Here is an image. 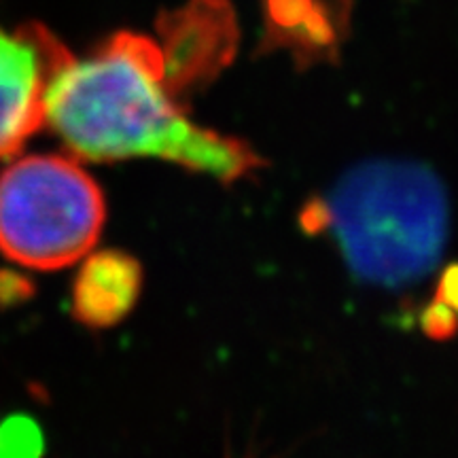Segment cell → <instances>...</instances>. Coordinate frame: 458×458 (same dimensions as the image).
<instances>
[{"mask_svg": "<svg viewBox=\"0 0 458 458\" xmlns=\"http://www.w3.org/2000/svg\"><path fill=\"white\" fill-rule=\"evenodd\" d=\"M270 45L289 47L303 64L340 47V17L327 0H266Z\"/></svg>", "mask_w": 458, "mask_h": 458, "instance_id": "7", "label": "cell"}, {"mask_svg": "<svg viewBox=\"0 0 458 458\" xmlns=\"http://www.w3.org/2000/svg\"><path fill=\"white\" fill-rule=\"evenodd\" d=\"M433 297L458 314V261L445 266L439 274L437 289H435Z\"/></svg>", "mask_w": 458, "mask_h": 458, "instance_id": "10", "label": "cell"}, {"mask_svg": "<svg viewBox=\"0 0 458 458\" xmlns=\"http://www.w3.org/2000/svg\"><path fill=\"white\" fill-rule=\"evenodd\" d=\"M45 123L77 157H153L236 182L263 165L249 142L193 123L172 100L164 54L145 34L119 32L94 54H72L51 77Z\"/></svg>", "mask_w": 458, "mask_h": 458, "instance_id": "1", "label": "cell"}, {"mask_svg": "<svg viewBox=\"0 0 458 458\" xmlns=\"http://www.w3.org/2000/svg\"><path fill=\"white\" fill-rule=\"evenodd\" d=\"M323 208V233L360 283L401 289L428 276L448 242L450 206L439 176L408 159H369L348 170Z\"/></svg>", "mask_w": 458, "mask_h": 458, "instance_id": "2", "label": "cell"}, {"mask_svg": "<svg viewBox=\"0 0 458 458\" xmlns=\"http://www.w3.org/2000/svg\"><path fill=\"white\" fill-rule=\"evenodd\" d=\"M71 55L49 30L30 24L0 28V159L21 151L45 125V98L54 72Z\"/></svg>", "mask_w": 458, "mask_h": 458, "instance_id": "4", "label": "cell"}, {"mask_svg": "<svg viewBox=\"0 0 458 458\" xmlns=\"http://www.w3.org/2000/svg\"><path fill=\"white\" fill-rule=\"evenodd\" d=\"M105 221V193L74 157L26 156L0 174V253L17 266H74L91 253Z\"/></svg>", "mask_w": 458, "mask_h": 458, "instance_id": "3", "label": "cell"}, {"mask_svg": "<svg viewBox=\"0 0 458 458\" xmlns=\"http://www.w3.org/2000/svg\"><path fill=\"white\" fill-rule=\"evenodd\" d=\"M142 291V267L123 250H102L85 257L72 283V314L91 329H106L136 306Z\"/></svg>", "mask_w": 458, "mask_h": 458, "instance_id": "6", "label": "cell"}, {"mask_svg": "<svg viewBox=\"0 0 458 458\" xmlns=\"http://www.w3.org/2000/svg\"><path fill=\"white\" fill-rule=\"evenodd\" d=\"M165 85L174 94L215 81L238 51V20L227 0H191L159 20Z\"/></svg>", "mask_w": 458, "mask_h": 458, "instance_id": "5", "label": "cell"}, {"mask_svg": "<svg viewBox=\"0 0 458 458\" xmlns=\"http://www.w3.org/2000/svg\"><path fill=\"white\" fill-rule=\"evenodd\" d=\"M422 331L431 337V340H450L458 334V314L450 310L445 303L433 300L427 303L420 317Z\"/></svg>", "mask_w": 458, "mask_h": 458, "instance_id": "9", "label": "cell"}, {"mask_svg": "<svg viewBox=\"0 0 458 458\" xmlns=\"http://www.w3.org/2000/svg\"><path fill=\"white\" fill-rule=\"evenodd\" d=\"M43 437L30 418H11L0 427V458H38Z\"/></svg>", "mask_w": 458, "mask_h": 458, "instance_id": "8", "label": "cell"}]
</instances>
